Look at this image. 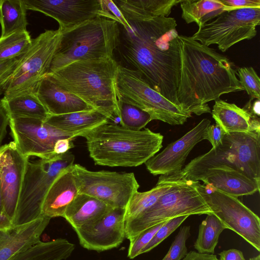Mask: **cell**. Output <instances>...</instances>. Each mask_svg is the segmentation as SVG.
Here are the masks:
<instances>
[{
    "instance_id": "1",
    "label": "cell",
    "mask_w": 260,
    "mask_h": 260,
    "mask_svg": "<svg viewBox=\"0 0 260 260\" xmlns=\"http://www.w3.org/2000/svg\"><path fill=\"white\" fill-rule=\"evenodd\" d=\"M126 20L132 28L119 25L116 49L121 59L135 68L152 88L180 106L177 92L180 57L176 20L157 17Z\"/></svg>"
},
{
    "instance_id": "2",
    "label": "cell",
    "mask_w": 260,
    "mask_h": 260,
    "mask_svg": "<svg viewBox=\"0 0 260 260\" xmlns=\"http://www.w3.org/2000/svg\"><path fill=\"white\" fill-rule=\"evenodd\" d=\"M178 39L180 71L177 98L183 109L198 116L211 113L208 102L244 90L227 57L191 37L179 35Z\"/></svg>"
},
{
    "instance_id": "3",
    "label": "cell",
    "mask_w": 260,
    "mask_h": 260,
    "mask_svg": "<svg viewBox=\"0 0 260 260\" xmlns=\"http://www.w3.org/2000/svg\"><path fill=\"white\" fill-rule=\"evenodd\" d=\"M114 58L78 60L46 75L60 89L79 98L112 122L119 118Z\"/></svg>"
},
{
    "instance_id": "4",
    "label": "cell",
    "mask_w": 260,
    "mask_h": 260,
    "mask_svg": "<svg viewBox=\"0 0 260 260\" xmlns=\"http://www.w3.org/2000/svg\"><path fill=\"white\" fill-rule=\"evenodd\" d=\"M79 136L85 138L95 165L125 167L145 164L160 150L164 139L148 128L131 130L111 121Z\"/></svg>"
},
{
    "instance_id": "5",
    "label": "cell",
    "mask_w": 260,
    "mask_h": 260,
    "mask_svg": "<svg viewBox=\"0 0 260 260\" xmlns=\"http://www.w3.org/2000/svg\"><path fill=\"white\" fill-rule=\"evenodd\" d=\"M217 168L239 171L260 183V132L225 133L218 146L193 158L179 173L169 175L198 181L206 171Z\"/></svg>"
},
{
    "instance_id": "6",
    "label": "cell",
    "mask_w": 260,
    "mask_h": 260,
    "mask_svg": "<svg viewBox=\"0 0 260 260\" xmlns=\"http://www.w3.org/2000/svg\"><path fill=\"white\" fill-rule=\"evenodd\" d=\"M61 30V41L49 73L78 60L114 58L120 35L116 21L98 16Z\"/></svg>"
},
{
    "instance_id": "7",
    "label": "cell",
    "mask_w": 260,
    "mask_h": 260,
    "mask_svg": "<svg viewBox=\"0 0 260 260\" xmlns=\"http://www.w3.org/2000/svg\"><path fill=\"white\" fill-rule=\"evenodd\" d=\"M164 176L173 180V185L151 207L125 222V238L129 240L149 228L177 216L212 213L196 188L197 181Z\"/></svg>"
},
{
    "instance_id": "8",
    "label": "cell",
    "mask_w": 260,
    "mask_h": 260,
    "mask_svg": "<svg viewBox=\"0 0 260 260\" xmlns=\"http://www.w3.org/2000/svg\"><path fill=\"white\" fill-rule=\"evenodd\" d=\"M62 30H46L36 38L26 52L18 58L4 92L9 99L25 94H36L41 81L49 72L52 61L60 44Z\"/></svg>"
},
{
    "instance_id": "9",
    "label": "cell",
    "mask_w": 260,
    "mask_h": 260,
    "mask_svg": "<svg viewBox=\"0 0 260 260\" xmlns=\"http://www.w3.org/2000/svg\"><path fill=\"white\" fill-rule=\"evenodd\" d=\"M116 85L119 101L147 113L151 120L172 125H182L191 113L152 88L137 70L118 64Z\"/></svg>"
},
{
    "instance_id": "10",
    "label": "cell",
    "mask_w": 260,
    "mask_h": 260,
    "mask_svg": "<svg viewBox=\"0 0 260 260\" xmlns=\"http://www.w3.org/2000/svg\"><path fill=\"white\" fill-rule=\"evenodd\" d=\"M74 155L68 152L52 159L28 160L12 224L20 225L41 216L42 206L52 183L63 169L74 164Z\"/></svg>"
},
{
    "instance_id": "11",
    "label": "cell",
    "mask_w": 260,
    "mask_h": 260,
    "mask_svg": "<svg viewBox=\"0 0 260 260\" xmlns=\"http://www.w3.org/2000/svg\"><path fill=\"white\" fill-rule=\"evenodd\" d=\"M259 24L260 8L225 11L199 27L191 37L207 46L217 45L224 52L237 43L254 38Z\"/></svg>"
},
{
    "instance_id": "12",
    "label": "cell",
    "mask_w": 260,
    "mask_h": 260,
    "mask_svg": "<svg viewBox=\"0 0 260 260\" xmlns=\"http://www.w3.org/2000/svg\"><path fill=\"white\" fill-rule=\"evenodd\" d=\"M70 168L79 193L94 197L112 208L125 209L140 187L133 173L92 171L77 164Z\"/></svg>"
},
{
    "instance_id": "13",
    "label": "cell",
    "mask_w": 260,
    "mask_h": 260,
    "mask_svg": "<svg viewBox=\"0 0 260 260\" xmlns=\"http://www.w3.org/2000/svg\"><path fill=\"white\" fill-rule=\"evenodd\" d=\"M196 188L212 213L227 227L260 251V219L237 197L197 181Z\"/></svg>"
},
{
    "instance_id": "14",
    "label": "cell",
    "mask_w": 260,
    "mask_h": 260,
    "mask_svg": "<svg viewBox=\"0 0 260 260\" xmlns=\"http://www.w3.org/2000/svg\"><path fill=\"white\" fill-rule=\"evenodd\" d=\"M11 133L17 148L24 156H35L43 159L58 155L54 153L56 142L61 138L75 137L39 119L9 117Z\"/></svg>"
},
{
    "instance_id": "15",
    "label": "cell",
    "mask_w": 260,
    "mask_h": 260,
    "mask_svg": "<svg viewBox=\"0 0 260 260\" xmlns=\"http://www.w3.org/2000/svg\"><path fill=\"white\" fill-rule=\"evenodd\" d=\"M27 10L53 18L63 29L100 16L114 20L101 0H23Z\"/></svg>"
},
{
    "instance_id": "16",
    "label": "cell",
    "mask_w": 260,
    "mask_h": 260,
    "mask_svg": "<svg viewBox=\"0 0 260 260\" xmlns=\"http://www.w3.org/2000/svg\"><path fill=\"white\" fill-rule=\"evenodd\" d=\"M125 212L112 208L95 222L75 230L80 245L99 252L118 247L125 238Z\"/></svg>"
},
{
    "instance_id": "17",
    "label": "cell",
    "mask_w": 260,
    "mask_h": 260,
    "mask_svg": "<svg viewBox=\"0 0 260 260\" xmlns=\"http://www.w3.org/2000/svg\"><path fill=\"white\" fill-rule=\"evenodd\" d=\"M210 124L209 119H203L181 138L149 159L145 163L148 171L153 175H169L181 172L191 150L204 140L206 131Z\"/></svg>"
},
{
    "instance_id": "18",
    "label": "cell",
    "mask_w": 260,
    "mask_h": 260,
    "mask_svg": "<svg viewBox=\"0 0 260 260\" xmlns=\"http://www.w3.org/2000/svg\"><path fill=\"white\" fill-rule=\"evenodd\" d=\"M29 157L23 155L14 142L0 158V187L5 214L13 222Z\"/></svg>"
},
{
    "instance_id": "19",
    "label": "cell",
    "mask_w": 260,
    "mask_h": 260,
    "mask_svg": "<svg viewBox=\"0 0 260 260\" xmlns=\"http://www.w3.org/2000/svg\"><path fill=\"white\" fill-rule=\"evenodd\" d=\"M51 218L42 216L29 223L0 230V260H9L17 252L38 243Z\"/></svg>"
},
{
    "instance_id": "20",
    "label": "cell",
    "mask_w": 260,
    "mask_h": 260,
    "mask_svg": "<svg viewBox=\"0 0 260 260\" xmlns=\"http://www.w3.org/2000/svg\"><path fill=\"white\" fill-rule=\"evenodd\" d=\"M70 167L60 172L48 190L42 206V216L63 217L67 208L78 194Z\"/></svg>"
},
{
    "instance_id": "21",
    "label": "cell",
    "mask_w": 260,
    "mask_h": 260,
    "mask_svg": "<svg viewBox=\"0 0 260 260\" xmlns=\"http://www.w3.org/2000/svg\"><path fill=\"white\" fill-rule=\"evenodd\" d=\"M199 181H202L204 185L237 198L252 194L260 189V183L232 169L208 170L199 177Z\"/></svg>"
},
{
    "instance_id": "22",
    "label": "cell",
    "mask_w": 260,
    "mask_h": 260,
    "mask_svg": "<svg viewBox=\"0 0 260 260\" xmlns=\"http://www.w3.org/2000/svg\"><path fill=\"white\" fill-rule=\"evenodd\" d=\"M36 94L50 115L95 110L79 98L60 89L47 76L41 81Z\"/></svg>"
},
{
    "instance_id": "23",
    "label": "cell",
    "mask_w": 260,
    "mask_h": 260,
    "mask_svg": "<svg viewBox=\"0 0 260 260\" xmlns=\"http://www.w3.org/2000/svg\"><path fill=\"white\" fill-rule=\"evenodd\" d=\"M213 118L225 133L260 132L259 118L233 103L219 99L211 111Z\"/></svg>"
},
{
    "instance_id": "24",
    "label": "cell",
    "mask_w": 260,
    "mask_h": 260,
    "mask_svg": "<svg viewBox=\"0 0 260 260\" xmlns=\"http://www.w3.org/2000/svg\"><path fill=\"white\" fill-rule=\"evenodd\" d=\"M112 208L94 197L78 193L67 208L63 218L76 230L95 222Z\"/></svg>"
},
{
    "instance_id": "25",
    "label": "cell",
    "mask_w": 260,
    "mask_h": 260,
    "mask_svg": "<svg viewBox=\"0 0 260 260\" xmlns=\"http://www.w3.org/2000/svg\"><path fill=\"white\" fill-rule=\"evenodd\" d=\"M109 121L111 120L101 112L91 110L58 115H50L45 122L76 138Z\"/></svg>"
},
{
    "instance_id": "26",
    "label": "cell",
    "mask_w": 260,
    "mask_h": 260,
    "mask_svg": "<svg viewBox=\"0 0 260 260\" xmlns=\"http://www.w3.org/2000/svg\"><path fill=\"white\" fill-rule=\"evenodd\" d=\"M182 0H116L113 1L126 20L169 17Z\"/></svg>"
},
{
    "instance_id": "27",
    "label": "cell",
    "mask_w": 260,
    "mask_h": 260,
    "mask_svg": "<svg viewBox=\"0 0 260 260\" xmlns=\"http://www.w3.org/2000/svg\"><path fill=\"white\" fill-rule=\"evenodd\" d=\"M75 247L74 244L62 238L45 242L40 241L9 260H63L71 255Z\"/></svg>"
},
{
    "instance_id": "28",
    "label": "cell",
    "mask_w": 260,
    "mask_h": 260,
    "mask_svg": "<svg viewBox=\"0 0 260 260\" xmlns=\"http://www.w3.org/2000/svg\"><path fill=\"white\" fill-rule=\"evenodd\" d=\"M0 103L9 117L34 118L45 121L50 114L36 94H25L9 99L2 98Z\"/></svg>"
},
{
    "instance_id": "29",
    "label": "cell",
    "mask_w": 260,
    "mask_h": 260,
    "mask_svg": "<svg viewBox=\"0 0 260 260\" xmlns=\"http://www.w3.org/2000/svg\"><path fill=\"white\" fill-rule=\"evenodd\" d=\"M173 184V180L160 175L154 187L145 192L136 191L125 208V222L135 218L151 207L171 188Z\"/></svg>"
},
{
    "instance_id": "30",
    "label": "cell",
    "mask_w": 260,
    "mask_h": 260,
    "mask_svg": "<svg viewBox=\"0 0 260 260\" xmlns=\"http://www.w3.org/2000/svg\"><path fill=\"white\" fill-rule=\"evenodd\" d=\"M182 18L187 23L195 22L199 27L225 11L219 0H182Z\"/></svg>"
},
{
    "instance_id": "31",
    "label": "cell",
    "mask_w": 260,
    "mask_h": 260,
    "mask_svg": "<svg viewBox=\"0 0 260 260\" xmlns=\"http://www.w3.org/2000/svg\"><path fill=\"white\" fill-rule=\"evenodd\" d=\"M27 10L23 0H0L1 37L27 30Z\"/></svg>"
},
{
    "instance_id": "32",
    "label": "cell",
    "mask_w": 260,
    "mask_h": 260,
    "mask_svg": "<svg viewBox=\"0 0 260 260\" xmlns=\"http://www.w3.org/2000/svg\"><path fill=\"white\" fill-rule=\"evenodd\" d=\"M226 226L212 213L207 214L199 225L194 249L200 253L214 254L220 234Z\"/></svg>"
},
{
    "instance_id": "33",
    "label": "cell",
    "mask_w": 260,
    "mask_h": 260,
    "mask_svg": "<svg viewBox=\"0 0 260 260\" xmlns=\"http://www.w3.org/2000/svg\"><path fill=\"white\" fill-rule=\"evenodd\" d=\"M32 44L27 30L0 37V63L17 58L25 54Z\"/></svg>"
},
{
    "instance_id": "34",
    "label": "cell",
    "mask_w": 260,
    "mask_h": 260,
    "mask_svg": "<svg viewBox=\"0 0 260 260\" xmlns=\"http://www.w3.org/2000/svg\"><path fill=\"white\" fill-rule=\"evenodd\" d=\"M119 114L120 125L131 130L140 131L152 120L147 113L134 106L120 101Z\"/></svg>"
},
{
    "instance_id": "35",
    "label": "cell",
    "mask_w": 260,
    "mask_h": 260,
    "mask_svg": "<svg viewBox=\"0 0 260 260\" xmlns=\"http://www.w3.org/2000/svg\"><path fill=\"white\" fill-rule=\"evenodd\" d=\"M236 74L239 78L240 82L248 94L250 101L260 100V80L253 67H241L238 68Z\"/></svg>"
},
{
    "instance_id": "36",
    "label": "cell",
    "mask_w": 260,
    "mask_h": 260,
    "mask_svg": "<svg viewBox=\"0 0 260 260\" xmlns=\"http://www.w3.org/2000/svg\"><path fill=\"white\" fill-rule=\"evenodd\" d=\"M189 215L177 216L164 222L141 254L149 252L174 232Z\"/></svg>"
},
{
    "instance_id": "37",
    "label": "cell",
    "mask_w": 260,
    "mask_h": 260,
    "mask_svg": "<svg viewBox=\"0 0 260 260\" xmlns=\"http://www.w3.org/2000/svg\"><path fill=\"white\" fill-rule=\"evenodd\" d=\"M190 236V226L184 225L181 227L168 252L161 260L183 259L188 253L186 242Z\"/></svg>"
},
{
    "instance_id": "38",
    "label": "cell",
    "mask_w": 260,
    "mask_h": 260,
    "mask_svg": "<svg viewBox=\"0 0 260 260\" xmlns=\"http://www.w3.org/2000/svg\"><path fill=\"white\" fill-rule=\"evenodd\" d=\"M165 222V221H164ZM164 222L149 228L129 240L127 256L133 259L139 255L148 244Z\"/></svg>"
},
{
    "instance_id": "39",
    "label": "cell",
    "mask_w": 260,
    "mask_h": 260,
    "mask_svg": "<svg viewBox=\"0 0 260 260\" xmlns=\"http://www.w3.org/2000/svg\"><path fill=\"white\" fill-rule=\"evenodd\" d=\"M104 9L113 17L114 20L124 28L131 29L132 26L124 18L123 15L112 0H101Z\"/></svg>"
},
{
    "instance_id": "40",
    "label": "cell",
    "mask_w": 260,
    "mask_h": 260,
    "mask_svg": "<svg viewBox=\"0 0 260 260\" xmlns=\"http://www.w3.org/2000/svg\"><path fill=\"white\" fill-rule=\"evenodd\" d=\"M225 134L223 129L218 124H210L206 131L204 140L209 141L211 144L212 148H214L221 143Z\"/></svg>"
},
{
    "instance_id": "41",
    "label": "cell",
    "mask_w": 260,
    "mask_h": 260,
    "mask_svg": "<svg viewBox=\"0 0 260 260\" xmlns=\"http://www.w3.org/2000/svg\"><path fill=\"white\" fill-rule=\"evenodd\" d=\"M225 11L247 8H260V0H219Z\"/></svg>"
},
{
    "instance_id": "42",
    "label": "cell",
    "mask_w": 260,
    "mask_h": 260,
    "mask_svg": "<svg viewBox=\"0 0 260 260\" xmlns=\"http://www.w3.org/2000/svg\"><path fill=\"white\" fill-rule=\"evenodd\" d=\"M18 61V58L0 63V87H6Z\"/></svg>"
},
{
    "instance_id": "43",
    "label": "cell",
    "mask_w": 260,
    "mask_h": 260,
    "mask_svg": "<svg viewBox=\"0 0 260 260\" xmlns=\"http://www.w3.org/2000/svg\"><path fill=\"white\" fill-rule=\"evenodd\" d=\"M72 138H61L58 140L54 146V153L56 155H63L74 147Z\"/></svg>"
},
{
    "instance_id": "44",
    "label": "cell",
    "mask_w": 260,
    "mask_h": 260,
    "mask_svg": "<svg viewBox=\"0 0 260 260\" xmlns=\"http://www.w3.org/2000/svg\"><path fill=\"white\" fill-rule=\"evenodd\" d=\"M219 260H246L243 252L236 249L223 250L219 253Z\"/></svg>"
},
{
    "instance_id": "45",
    "label": "cell",
    "mask_w": 260,
    "mask_h": 260,
    "mask_svg": "<svg viewBox=\"0 0 260 260\" xmlns=\"http://www.w3.org/2000/svg\"><path fill=\"white\" fill-rule=\"evenodd\" d=\"M9 124V117L0 103V147L7 133V127Z\"/></svg>"
},
{
    "instance_id": "46",
    "label": "cell",
    "mask_w": 260,
    "mask_h": 260,
    "mask_svg": "<svg viewBox=\"0 0 260 260\" xmlns=\"http://www.w3.org/2000/svg\"><path fill=\"white\" fill-rule=\"evenodd\" d=\"M182 260H219L216 255L213 254L200 253L195 251L188 252Z\"/></svg>"
},
{
    "instance_id": "47",
    "label": "cell",
    "mask_w": 260,
    "mask_h": 260,
    "mask_svg": "<svg viewBox=\"0 0 260 260\" xmlns=\"http://www.w3.org/2000/svg\"><path fill=\"white\" fill-rule=\"evenodd\" d=\"M260 100L255 99L253 103L250 101L246 104L243 109L246 110L251 116L259 118Z\"/></svg>"
},
{
    "instance_id": "48",
    "label": "cell",
    "mask_w": 260,
    "mask_h": 260,
    "mask_svg": "<svg viewBox=\"0 0 260 260\" xmlns=\"http://www.w3.org/2000/svg\"><path fill=\"white\" fill-rule=\"evenodd\" d=\"M13 225L4 212L0 187V230L13 226Z\"/></svg>"
},
{
    "instance_id": "49",
    "label": "cell",
    "mask_w": 260,
    "mask_h": 260,
    "mask_svg": "<svg viewBox=\"0 0 260 260\" xmlns=\"http://www.w3.org/2000/svg\"><path fill=\"white\" fill-rule=\"evenodd\" d=\"M9 146V143L3 145L0 147V158Z\"/></svg>"
},
{
    "instance_id": "50",
    "label": "cell",
    "mask_w": 260,
    "mask_h": 260,
    "mask_svg": "<svg viewBox=\"0 0 260 260\" xmlns=\"http://www.w3.org/2000/svg\"><path fill=\"white\" fill-rule=\"evenodd\" d=\"M249 260H260V255L258 254L256 256L250 258Z\"/></svg>"
},
{
    "instance_id": "51",
    "label": "cell",
    "mask_w": 260,
    "mask_h": 260,
    "mask_svg": "<svg viewBox=\"0 0 260 260\" xmlns=\"http://www.w3.org/2000/svg\"><path fill=\"white\" fill-rule=\"evenodd\" d=\"M5 88V87H0V96L2 94V93H4Z\"/></svg>"
}]
</instances>
